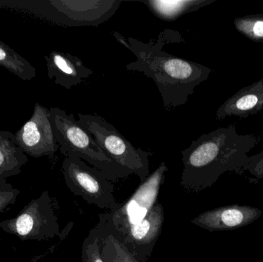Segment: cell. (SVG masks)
Segmentation results:
<instances>
[{
	"instance_id": "obj_1",
	"label": "cell",
	"mask_w": 263,
	"mask_h": 262,
	"mask_svg": "<svg viewBox=\"0 0 263 262\" xmlns=\"http://www.w3.org/2000/svg\"><path fill=\"white\" fill-rule=\"evenodd\" d=\"M114 35L136 56V61L126 66V70L142 72L153 80L165 110L185 105L195 89L211 74L210 68L165 52V45L183 41L177 31L165 29L148 43L133 37L126 39L118 32H114Z\"/></svg>"
},
{
	"instance_id": "obj_2",
	"label": "cell",
	"mask_w": 263,
	"mask_h": 262,
	"mask_svg": "<svg viewBox=\"0 0 263 262\" xmlns=\"http://www.w3.org/2000/svg\"><path fill=\"white\" fill-rule=\"evenodd\" d=\"M253 135H239L233 126L219 128L194 140L182 151L180 186L189 193L211 187L227 172H239L250 161L256 146Z\"/></svg>"
},
{
	"instance_id": "obj_3",
	"label": "cell",
	"mask_w": 263,
	"mask_h": 262,
	"mask_svg": "<svg viewBox=\"0 0 263 262\" xmlns=\"http://www.w3.org/2000/svg\"><path fill=\"white\" fill-rule=\"evenodd\" d=\"M78 122L93 137L123 178L137 175L140 183L150 175L149 153L135 148L114 126L100 115L78 114Z\"/></svg>"
},
{
	"instance_id": "obj_4",
	"label": "cell",
	"mask_w": 263,
	"mask_h": 262,
	"mask_svg": "<svg viewBox=\"0 0 263 262\" xmlns=\"http://www.w3.org/2000/svg\"><path fill=\"white\" fill-rule=\"evenodd\" d=\"M49 110L54 135L61 154L66 157L78 156L103 172L110 182L123 178L93 137L76 120L72 114L69 115L57 107L50 108Z\"/></svg>"
},
{
	"instance_id": "obj_5",
	"label": "cell",
	"mask_w": 263,
	"mask_h": 262,
	"mask_svg": "<svg viewBox=\"0 0 263 262\" xmlns=\"http://www.w3.org/2000/svg\"><path fill=\"white\" fill-rule=\"evenodd\" d=\"M65 183L69 190L88 204L100 209L116 211L121 204L115 198V187L104 174L78 156L70 155L63 163Z\"/></svg>"
},
{
	"instance_id": "obj_6",
	"label": "cell",
	"mask_w": 263,
	"mask_h": 262,
	"mask_svg": "<svg viewBox=\"0 0 263 262\" xmlns=\"http://www.w3.org/2000/svg\"><path fill=\"white\" fill-rule=\"evenodd\" d=\"M3 232L23 240L46 241L60 236L58 218L47 191L28 203L13 218L0 223Z\"/></svg>"
},
{
	"instance_id": "obj_7",
	"label": "cell",
	"mask_w": 263,
	"mask_h": 262,
	"mask_svg": "<svg viewBox=\"0 0 263 262\" xmlns=\"http://www.w3.org/2000/svg\"><path fill=\"white\" fill-rule=\"evenodd\" d=\"M123 0H49L43 4L47 19L69 27L99 26L120 9Z\"/></svg>"
},
{
	"instance_id": "obj_8",
	"label": "cell",
	"mask_w": 263,
	"mask_h": 262,
	"mask_svg": "<svg viewBox=\"0 0 263 262\" xmlns=\"http://www.w3.org/2000/svg\"><path fill=\"white\" fill-rule=\"evenodd\" d=\"M168 170L165 163H161L145 181L140 183L124 204H121L116 211L100 215L117 232H123L129 226L140 223L158 203L159 191Z\"/></svg>"
},
{
	"instance_id": "obj_9",
	"label": "cell",
	"mask_w": 263,
	"mask_h": 262,
	"mask_svg": "<svg viewBox=\"0 0 263 262\" xmlns=\"http://www.w3.org/2000/svg\"><path fill=\"white\" fill-rule=\"evenodd\" d=\"M15 139L26 155L52 156L60 149L50 119V110L35 103L32 116L15 132Z\"/></svg>"
},
{
	"instance_id": "obj_10",
	"label": "cell",
	"mask_w": 263,
	"mask_h": 262,
	"mask_svg": "<svg viewBox=\"0 0 263 262\" xmlns=\"http://www.w3.org/2000/svg\"><path fill=\"white\" fill-rule=\"evenodd\" d=\"M164 220L163 206L157 203L142 221L129 226L123 232H116L110 226L125 247L138 261L147 262L162 233Z\"/></svg>"
},
{
	"instance_id": "obj_11",
	"label": "cell",
	"mask_w": 263,
	"mask_h": 262,
	"mask_svg": "<svg viewBox=\"0 0 263 262\" xmlns=\"http://www.w3.org/2000/svg\"><path fill=\"white\" fill-rule=\"evenodd\" d=\"M262 214V211L257 208L231 205L202 212L191 223L210 232L232 231L252 224Z\"/></svg>"
},
{
	"instance_id": "obj_12",
	"label": "cell",
	"mask_w": 263,
	"mask_h": 262,
	"mask_svg": "<svg viewBox=\"0 0 263 262\" xmlns=\"http://www.w3.org/2000/svg\"><path fill=\"white\" fill-rule=\"evenodd\" d=\"M44 58L49 79L66 89L78 86L93 73L80 58L69 53L54 50Z\"/></svg>"
},
{
	"instance_id": "obj_13",
	"label": "cell",
	"mask_w": 263,
	"mask_h": 262,
	"mask_svg": "<svg viewBox=\"0 0 263 262\" xmlns=\"http://www.w3.org/2000/svg\"><path fill=\"white\" fill-rule=\"evenodd\" d=\"M263 111V78L238 91L229 98L216 112V118L227 117L247 118Z\"/></svg>"
},
{
	"instance_id": "obj_14",
	"label": "cell",
	"mask_w": 263,
	"mask_h": 262,
	"mask_svg": "<svg viewBox=\"0 0 263 262\" xmlns=\"http://www.w3.org/2000/svg\"><path fill=\"white\" fill-rule=\"evenodd\" d=\"M91 231L98 237L100 253L104 262H139L101 215H99V223Z\"/></svg>"
},
{
	"instance_id": "obj_15",
	"label": "cell",
	"mask_w": 263,
	"mask_h": 262,
	"mask_svg": "<svg viewBox=\"0 0 263 262\" xmlns=\"http://www.w3.org/2000/svg\"><path fill=\"white\" fill-rule=\"evenodd\" d=\"M27 162V155L17 144L15 135L0 130V183L21 173Z\"/></svg>"
},
{
	"instance_id": "obj_16",
	"label": "cell",
	"mask_w": 263,
	"mask_h": 262,
	"mask_svg": "<svg viewBox=\"0 0 263 262\" xmlns=\"http://www.w3.org/2000/svg\"><path fill=\"white\" fill-rule=\"evenodd\" d=\"M216 0H139L150 12L165 22H173L185 14L199 10Z\"/></svg>"
},
{
	"instance_id": "obj_17",
	"label": "cell",
	"mask_w": 263,
	"mask_h": 262,
	"mask_svg": "<svg viewBox=\"0 0 263 262\" xmlns=\"http://www.w3.org/2000/svg\"><path fill=\"white\" fill-rule=\"evenodd\" d=\"M0 66L24 81H30L36 76V69L24 57L2 41H0Z\"/></svg>"
},
{
	"instance_id": "obj_18",
	"label": "cell",
	"mask_w": 263,
	"mask_h": 262,
	"mask_svg": "<svg viewBox=\"0 0 263 262\" xmlns=\"http://www.w3.org/2000/svg\"><path fill=\"white\" fill-rule=\"evenodd\" d=\"M236 30L251 41L263 43V14L239 17L233 21Z\"/></svg>"
},
{
	"instance_id": "obj_19",
	"label": "cell",
	"mask_w": 263,
	"mask_h": 262,
	"mask_svg": "<svg viewBox=\"0 0 263 262\" xmlns=\"http://www.w3.org/2000/svg\"><path fill=\"white\" fill-rule=\"evenodd\" d=\"M82 261L104 262L100 253L98 237L91 230L82 246Z\"/></svg>"
},
{
	"instance_id": "obj_20",
	"label": "cell",
	"mask_w": 263,
	"mask_h": 262,
	"mask_svg": "<svg viewBox=\"0 0 263 262\" xmlns=\"http://www.w3.org/2000/svg\"><path fill=\"white\" fill-rule=\"evenodd\" d=\"M20 193V191L7 181L0 183V213L15 204Z\"/></svg>"
}]
</instances>
